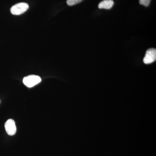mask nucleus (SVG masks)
I'll return each instance as SVG.
<instances>
[{
	"label": "nucleus",
	"mask_w": 156,
	"mask_h": 156,
	"mask_svg": "<svg viewBox=\"0 0 156 156\" xmlns=\"http://www.w3.org/2000/svg\"><path fill=\"white\" fill-rule=\"evenodd\" d=\"M41 78L38 76L31 75L26 76L23 80V84L28 88H31L41 82Z\"/></svg>",
	"instance_id": "f257e3e1"
},
{
	"label": "nucleus",
	"mask_w": 156,
	"mask_h": 156,
	"mask_svg": "<svg viewBox=\"0 0 156 156\" xmlns=\"http://www.w3.org/2000/svg\"><path fill=\"white\" fill-rule=\"evenodd\" d=\"M29 7V5L27 3H17L11 7V12L13 15H20L27 11Z\"/></svg>",
	"instance_id": "f03ea898"
},
{
	"label": "nucleus",
	"mask_w": 156,
	"mask_h": 156,
	"mask_svg": "<svg viewBox=\"0 0 156 156\" xmlns=\"http://www.w3.org/2000/svg\"><path fill=\"white\" fill-rule=\"evenodd\" d=\"M156 50L154 48H150L147 50L145 56L144 58V62L146 64H151L156 61Z\"/></svg>",
	"instance_id": "7ed1b4c3"
},
{
	"label": "nucleus",
	"mask_w": 156,
	"mask_h": 156,
	"mask_svg": "<svg viewBox=\"0 0 156 156\" xmlns=\"http://www.w3.org/2000/svg\"><path fill=\"white\" fill-rule=\"evenodd\" d=\"M5 128L7 134L10 136H13L16 133L17 128L14 120L9 119L5 124Z\"/></svg>",
	"instance_id": "20e7f679"
},
{
	"label": "nucleus",
	"mask_w": 156,
	"mask_h": 156,
	"mask_svg": "<svg viewBox=\"0 0 156 156\" xmlns=\"http://www.w3.org/2000/svg\"><path fill=\"white\" fill-rule=\"evenodd\" d=\"M114 1L113 0H104L98 5L99 9H110L113 6Z\"/></svg>",
	"instance_id": "39448f33"
},
{
	"label": "nucleus",
	"mask_w": 156,
	"mask_h": 156,
	"mask_svg": "<svg viewBox=\"0 0 156 156\" xmlns=\"http://www.w3.org/2000/svg\"><path fill=\"white\" fill-rule=\"evenodd\" d=\"M83 1V0H67L66 2L68 5L73 6L80 3Z\"/></svg>",
	"instance_id": "423d86ee"
},
{
	"label": "nucleus",
	"mask_w": 156,
	"mask_h": 156,
	"mask_svg": "<svg viewBox=\"0 0 156 156\" xmlns=\"http://www.w3.org/2000/svg\"><path fill=\"white\" fill-rule=\"evenodd\" d=\"M151 0H139V3L140 5L148 7L150 4Z\"/></svg>",
	"instance_id": "0eeeda50"
}]
</instances>
